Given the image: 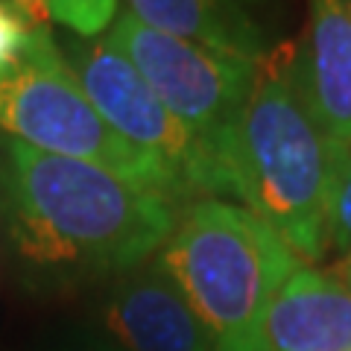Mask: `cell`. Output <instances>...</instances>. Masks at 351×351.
<instances>
[{"instance_id": "cell-1", "label": "cell", "mask_w": 351, "mask_h": 351, "mask_svg": "<svg viewBox=\"0 0 351 351\" xmlns=\"http://www.w3.org/2000/svg\"><path fill=\"white\" fill-rule=\"evenodd\" d=\"M0 205L12 258L41 287L123 276L156 258L182 208L91 164L3 141Z\"/></svg>"}, {"instance_id": "cell-2", "label": "cell", "mask_w": 351, "mask_h": 351, "mask_svg": "<svg viewBox=\"0 0 351 351\" xmlns=\"http://www.w3.org/2000/svg\"><path fill=\"white\" fill-rule=\"evenodd\" d=\"M337 144L307 106L290 68V47L261 64L255 91L226 152L232 202L263 219L293 255H328L325 208Z\"/></svg>"}, {"instance_id": "cell-3", "label": "cell", "mask_w": 351, "mask_h": 351, "mask_svg": "<svg viewBox=\"0 0 351 351\" xmlns=\"http://www.w3.org/2000/svg\"><path fill=\"white\" fill-rule=\"evenodd\" d=\"M158 261L205 325L214 351H269L272 299L302 263L263 219L232 199L184 205Z\"/></svg>"}, {"instance_id": "cell-4", "label": "cell", "mask_w": 351, "mask_h": 351, "mask_svg": "<svg viewBox=\"0 0 351 351\" xmlns=\"http://www.w3.org/2000/svg\"><path fill=\"white\" fill-rule=\"evenodd\" d=\"M0 129L50 156L100 167L179 208L191 205L173 170L106 123L71 71L47 21L32 29L21 62L0 76Z\"/></svg>"}, {"instance_id": "cell-5", "label": "cell", "mask_w": 351, "mask_h": 351, "mask_svg": "<svg viewBox=\"0 0 351 351\" xmlns=\"http://www.w3.org/2000/svg\"><path fill=\"white\" fill-rule=\"evenodd\" d=\"M106 41L132 62L158 100L202 141L226 173V152L255 91L261 64L152 29L126 9L117 12Z\"/></svg>"}, {"instance_id": "cell-6", "label": "cell", "mask_w": 351, "mask_h": 351, "mask_svg": "<svg viewBox=\"0 0 351 351\" xmlns=\"http://www.w3.org/2000/svg\"><path fill=\"white\" fill-rule=\"evenodd\" d=\"M59 44L71 71L91 97L94 108L106 117V123L129 144L173 170L191 202L232 199L226 173L202 147V141L158 100L144 76L132 68V62L114 44L106 41V36H68Z\"/></svg>"}, {"instance_id": "cell-7", "label": "cell", "mask_w": 351, "mask_h": 351, "mask_svg": "<svg viewBox=\"0 0 351 351\" xmlns=\"http://www.w3.org/2000/svg\"><path fill=\"white\" fill-rule=\"evenodd\" d=\"M103 319L123 351H214L205 325L158 255L114 278Z\"/></svg>"}, {"instance_id": "cell-8", "label": "cell", "mask_w": 351, "mask_h": 351, "mask_svg": "<svg viewBox=\"0 0 351 351\" xmlns=\"http://www.w3.org/2000/svg\"><path fill=\"white\" fill-rule=\"evenodd\" d=\"M147 27L263 64L284 47V0H123Z\"/></svg>"}, {"instance_id": "cell-9", "label": "cell", "mask_w": 351, "mask_h": 351, "mask_svg": "<svg viewBox=\"0 0 351 351\" xmlns=\"http://www.w3.org/2000/svg\"><path fill=\"white\" fill-rule=\"evenodd\" d=\"M290 68L328 138L351 144V0H307Z\"/></svg>"}, {"instance_id": "cell-10", "label": "cell", "mask_w": 351, "mask_h": 351, "mask_svg": "<svg viewBox=\"0 0 351 351\" xmlns=\"http://www.w3.org/2000/svg\"><path fill=\"white\" fill-rule=\"evenodd\" d=\"M267 337L269 351H351V290L302 261L272 299Z\"/></svg>"}, {"instance_id": "cell-11", "label": "cell", "mask_w": 351, "mask_h": 351, "mask_svg": "<svg viewBox=\"0 0 351 351\" xmlns=\"http://www.w3.org/2000/svg\"><path fill=\"white\" fill-rule=\"evenodd\" d=\"M27 12L38 21H56L71 36H106L120 12V0H24Z\"/></svg>"}, {"instance_id": "cell-12", "label": "cell", "mask_w": 351, "mask_h": 351, "mask_svg": "<svg viewBox=\"0 0 351 351\" xmlns=\"http://www.w3.org/2000/svg\"><path fill=\"white\" fill-rule=\"evenodd\" d=\"M325 234L328 252H334L337 261L351 258V144H337L334 152L325 208Z\"/></svg>"}, {"instance_id": "cell-13", "label": "cell", "mask_w": 351, "mask_h": 351, "mask_svg": "<svg viewBox=\"0 0 351 351\" xmlns=\"http://www.w3.org/2000/svg\"><path fill=\"white\" fill-rule=\"evenodd\" d=\"M44 21H36L15 0H0V76L9 73L24 56L32 29Z\"/></svg>"}, {"instance_id": "cell-14", "label": "cell", "mask_w": 351, "mask_h": 351, "mask_svg": "<svg viewBox=\"0 0 351 351\" xmlns=\"http://www.w3.org/2000/svg\"><path fill=\"white\" fill-rule=\"evenodd\" d=\"M68 351H123L117 343H106V339H82V343H76V346H71Z\"/></svg>"}, {"instance_id": "cell-15", "label": "cell", "mask_w": 351, "mask_h": 351, "mask_svg": "<svg viewBox=\"0 0 351 351\" xmlns=\"http://www.w3.org/2000/svg\"><path fill=\"white\" fill-rule=\"evenodd\" d=\"M337 278L346 284V287L351 290V258H343V261H337Z\"/></svg>"}]
</instances>
